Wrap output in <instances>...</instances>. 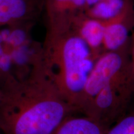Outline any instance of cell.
<instances>
[{
  "mask_svg": "<svg viewBox=\"0 0 134 134\" xmlns=\"http://www.w3.org/2000/svg\"><path fill=\"white\" fill-rule=\"evenodd\" d=\"M1 90L3 134H50L67 117L78 113L47 75L42 57L24 79L13 78Z\"/></svg>",
  "mask_w": 134,
  "mask_h": 134,
  "instance_id": "obj_1",
  "label": "cell"
},
{
  "mask_svg": "<svg viewBox=\"0 0 134 134\" xmlns=\"http://www.w3.org/2000/svg\"><path fill=\"white\" fill-rule=\"evenodd\" d=\"M97 58L87 43L71 29L46 34L42 51L43 69L78 113L85 84Z\"/></svg>",
  "mask_w": 134,
  "mask_h": 134,
  "instance_id": "obj_2",
  "label": "cell"
},
{
  "mask_svg": "<svg viewBox=\"0 0 134 134\" xmlns=\"http://www.w3.org/2000/svg\"><path fill=\"white\" fill-rule=\"evenodd\" d=\"M133 98L134 75L131 66L109 80L82 114L110 127L130 109Z\"/></svg>",
  "mask_w": 134,
  "mask_h": 134,
  "instance_id": "obj_3",
  "label": "cell"
},
{
  "mask_svg": "<svg viewBox=\"0 0 134 134\" xmlns=\"http://www.w3.org/2000/svg\"><path fill=\"white\" fill-rule=\"evenodd\" d=\"M85 0H43L47 19V34L63 33L71 29L72 21L83 13Z\"/></svg>",
  "mask_w": 134,
  "mask_h": 134,
  "instance_id": "obj_4",
  "label": "cell"
},
{
  "mask_svg": "<svg viewBox=\"0 0 134 134\" xmlns=\"http://www.w3.org/2000/svg\"><path fill=\"white\" fill-rule=\"evenodd\" d=\"M105 23L103 52L129 49L134 27V5L123 14Z\"/></svg>",
  "mask_w": 134,
  "mask_h": 134,
  "instance_id": "obj_5",
  "label": "cell"
},
{
  "mask_svg": "<svg viewBox=\"0 0 134 134\" xmlns=\"http://www.w3.org/2000/svg\"><path fill=\"white\" fill-rule=\"evenodd\" d=\"M42 6L43 0H0V27L31 23Z\"/></svg>",
  "mask_w": 134,
  "mask_h": 134,
  "instance_id": "obj_6",
  "label": "cell"
},
{
  "mask_svg": "<svg viewBox=\"0 0 134 134\" xmlns=\"http://www.w3.org/2000/svg\"><path fill=\"white\" fill-rule=\"evenodd\" d=\"M104 22L80 13L72 21L71 29L81 37L98 58L103 53Z\"/></svg>",
  "mask_w": 134,
  "mask_h": 134,
  "instance_id": "obj_7",
  "label": "cell"
},
{
  "mask_svg": "<svg viewBox=\"0 0 134 134\" xmlns=\"http://www.w3.org/2000/svg\"><path fill=\"white\" fill-rule=\"evenodd\" d=\"M109 128L86 115H73L50 134H105Z\"/></svg>",
  "mask_w": 134,
  "mask_h": 134,
  "instance_id": "obj_8",
  "label": "cell"
},
{
  "mask_svg": "<svg viewBox=\"0 0 134 134\" xmlns=\"http://www.w3.org/2000/svg\"><path fill=\"white\" fill-rule=\"evenodd\" d=\"M133 5V0H102L83 13L106 23L123 14Z\"/></svg>",
  "mask_w": 134,
  "mask_h": 134,
  "instance_id": "obj_9",
  "label": "cell"
},
{
  "mask_svg": "<svg viewBox=\"0 0 134 134\" xmlns=\"http://www.w3.org/2000/svg\"><path fill=\"white\" fill-rule=\"evenodd\" d=\"M105 134H134V108L107 130Z\"/></svg>",
  "mask_w": 134,
  "mask_h": 134,
  "instance_id": "obj_10",
  "label": "cell"
},
{
  "mask_svg": "<svg viewBox=\"0 0 134 134\" xmlns=\"http://www.w3.org/2000/svg\"><path fill=\"white\" fill-rule=\"evenodd\" d=\"M129 54L130 58V62H131L132 71H133L134 75V27L132 31L131 37H130V42L129 46Z\"/></svg>",
  "mask_w": 134,
  "mask_h": 134,
  "instance_id": "obj_11",
  "label": "cell"
},
{
  "mask_svg": "<svg viewBox=\"0 0 134 134\" xmlns=\"http://www.w3.org/2000/svg\"><path fill=\"white\" fill-rule=\"evenodd\" d=\"M101 1L102 0H85V6H84L83 13L85 12V11H86V10L89 9V8L92 7V6H94V5L96 4L97 3H99L100 1Z\"/></svg>",
  "mask_w": 134,
  "mask_h": 134,
  "instance_id": "obj_12",
  "label": "cell"
},
{
  "mask_svg": "<svg viewBox=\"0 0 134 134\" xmlns=\"http://www.w3.org/2000/svg\"><path fill=\"white\" fill-rule=\"evenodd\" d=\"M1 89H0V97H1Z\"/></svg>",
  "mask_w": 134,
  "mask_h": 134,
  "instance_id": "obj_13",
  "label": "cell"
},
{
  "mask_svg": "<svg viewBox=\"0 0 134 134\" xmlns=\"http://www.w3.org/2000/svg\"><path fill=\"white\" fill-rule=\"evenodd\" d=\"M0 133H1V130H0Z\"/></svg>",
  "mask_w": 134,
  "mask_h": 134,
  "instance_id": "obj_14",
  "label": "cell"
},
{
  "mask_svg": "<svg viewBox=\"0 0 134 134\" xmlns=\"http://www.w3.org/2000/svg\"><path fill=\"white\" fill-rule=\"evenodd\" d=\"M133 1H134V0H133Z\"/></svg>",
  "mask_w": 134,
  "mask_h": 134,
  "instance_id": "obj_15",
  "label": "cell"
}]
</instances>
